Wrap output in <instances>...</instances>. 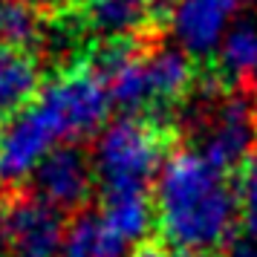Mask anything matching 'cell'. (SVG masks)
<instances>
[{
	"label": "cell",
	"mask_w": 257,
	"mask_h": 257,
	"mask_svg": "<svg viewBox=\"0 0 257 257\" xmlns=\"http://www.w3.org/2000/svg\"><path fill=\"white\" fill-rule=\"evenodd\" d=\"M156 231L174 251H225L243 231L234 174L179 148L153 182Z\"/></svg>",
	"instance_id": "6da1fadb"
},
{
	"label": "cell",
	"mask_w": 257,
	"mask_h": 257,
	"mask_svg": "<svg viewBox=\"0 0 257 257\" xmlns=\"http://www.w3.org/2000/svg\"><path fill=\"white\" fill-rule=\"evenodd\" d=\"M182 124L159 116H121L101 130L93 148L98 191L153 188L165 162L182 148Z\"/></svg>",
	"instance_id": "7a4b0ae2"
},
{
	"label": "cell",
	"mask_w": 257,
	"mask_h": 257,
	"mask_svg": "<svg viewBox=\"0 0 257 257\" xmlns=\"http://www.w3.org/2000/svg\"><path fill=\"white\" fill-rule=\"evenodd\" d=\"M176 0H78L58 24L78 47L95 41H165L176 21Z\"/></svg>",
	"instance_id": "3957f363"
},
{
	"label": "cell",
	"mask_w": 257,
	"mask_h": 257,
	"mask_svg": "<svg viewBox=\"0 0 257 257\" xmlns=\"http://www.w3.org/2000/svg\"><path fill=\"white\" fill-rule=\"evenodd\" d=\"M41 95L55 110L64 130V142H75V145L101 136L107 118L113 113V98L107 84L87 67L81 55L70 67L52 72Z\"/></svg>",
	"instance_id": "277c9868"
},
{
	"label": "cell",
	"mask_w": 257,
	"mask_h": 257,
	"mask_svg": "<svg viewBox=\"0 0 257 257\" xmlns=\"http://www.w3.org/2000/svg\"><path fill=\"white\" fill-rule=\"evenodd\" d=\"M64 214L41 197L12 194L0 199V254L3 257H61L67 237Z\"/></svg>",
	"instance_id": "5b68a950"
},
{
	"label": "cell",
	"mask_w": 257,
	"mask_h": 257,
	"mask_svg": "<svg viewBox=\"0 0 257 257\" xmlns=\"http://www.w3.org/2000/svg\"><path fill=\"white\" fill-rule=\"evenodd\" d=\"M58 145H64L61 121L41 95L29 110L0 127V185L29 179L44 156Z\"/></svg>",
	"instance_id": "8992f818"
},
{
	"label": "cell",
	"mask_w": 257,
	"mask_h": 257,
	"mask_svg": "<svg viewBox=\"0 0 257 257\" xmlns=\"http://www.w3.org/2000/svg\"><path fill=\"white\" fill-rule=\"evenodd\" d=\"M32 194L49 202L61 214L87 211V202L98 191L93 153L84 145L64 142L44 156V162L32 171Z\"/></svg>",
	"instance_id": "52a82bcc"
},
{
	"label": "cell",
	"mask_w": 257,
	"mask_h": 257,
	"mask_svg": "<svg viewBox=\"0 0 257 257\" xmlns=\"http://www.w3.org/2000/svg\"><path fill=\"white\" fill-rule=\"evenodd\" d=\"M47 81L49 67L38 49L0 44V127L35 104Z\"/></svg>",
	"instance_id": "ba28073f"
},
{
	"label": "cell",
	"mask_w": 257,
	"mask_h": 257,
	"mask_svg": "<svg viewBox=\"0 0 257 257\" xmlns=\"http://www.w3.org/2000/svg\"><path fill=\"white\" fill-rule=\"evenodd\" d=\"M98 214L110 225L124 245L148 243L151 231H156L153 211V188H113L98 191Z\"/></svg>",
	"instance_id": "9c48e42d"
},
{
	"label": "cell",
	"mask_w": 257,
	"mask_h": 257,
	"mask_svg": "<svg viewBox=\"0 0 257 257\" xmlns=\"http://www.w3.org/2000/svg\"><path fill=\"white\" fill-rule=\"evenodd\" d=\"M240 0H182L176 6V29L185 41V47L194 52V58H205L208 49L220 35L222 18L234 9Z\"/></svg>",
	"instance_id": "30bf717a"
},
{
	"label": "cell",
	"mask_w": 257,
	"mask_h": 257,
	"mask_svg": "<svg viewBox=\"0 0 257 257\" xmlns=\"http://www.w3.org/2000/svg\"><path fill=\"white\" fill-rule=\"evenodd\" d=\"M124 248L98 211H81L67 225L61 257H124Z\"/></svg>",
	"instance_id": "8fae6325"
},
{
	"label": "cell",
	"mask_w": 257,
	"mask_h": 257,
	"mask_svg": "<svg viewBox=\"0 0 257 257\" xmlns=\"http://www.w3.org/2000/svg\"><path fill=\"white\" fill-rule=\"evenodd\" d=\"M234 191L243 214V228L257 231V159H248L243 168L234 171Z\"/></svg>",
	"instance_id": "7c38bea8"
},
{
	"label": "cell",
	"mask_w": 257,
	"mask_h": 257,
	"mask_svg": "<svg viewBox=\"0 0 257 257\" xmlns=\"http://www.w3.org/2000/svg\"><path fill=\"white\" fill-rule=\"evenodd\" d=\"M18 6H24L26 12H32L41 24H52L61 21L78 6V0H15Z\"/></svg>",
	"instance_id": "4fadbf2b"
},
{
	"label": "cell",
	"mask_w": 257,
	"mask_h": 257,
	"mask_svg": "<svg viewBox=\"0 0 257 257\" xmlns=\"http://www.w3.org/2000/svg\"><path fill=\"white\" fill-rule=\"evenodd\" d=\"M222 257H257V231H240L234 237Z\"/></svg>",
	"instance_id": "5bb4252c"
},
{
	"label": "cell",
	"mask_w": 257,
	"mask_h": 257,
	"mask_svg": "<svg viewBox=\"0 0 257 257\" xmlns=\"http://www.w3.org/2000/svg\"><path fill=\"white\" fill-rule=\"evenodd\" d=\"M130 257H171V254L156 243H142V245H136V251H133Z\"/></svg>",
	"instance_id": "9a60e30c"
},
{
	"label": "cell",
	"mask_w": 257,
	"mask_h": 257,
	"mask_svg": "<svg viewBox=\"0 0 257 257\" xmlns=\"http://www.w3.org/2000/svg\"><path fill=\"white\" fill-rule=\"evenodd\" d=\"M171 257H214V254H205V251H174Z\"/></svg>",
	"instance_id": "2e32d148"
}]
</instances>
